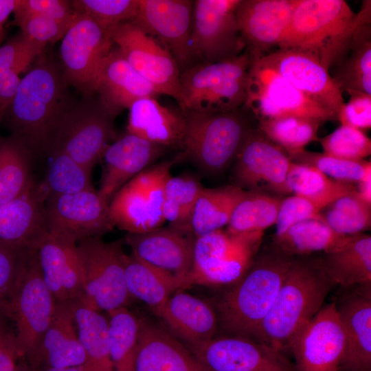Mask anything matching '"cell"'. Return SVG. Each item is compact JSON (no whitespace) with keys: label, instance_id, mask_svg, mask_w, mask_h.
Returning <instances> with one entry per match:
<instances>
[{"label":"cell","instance_id":"6da1fadb","mask_svg":"<svg viewBox=\"0 0 371 371\" xmlns=\"http://www.w3.org/2000/svg\"><path fill=\"white\" fill-rule=\"evenodd\" d=\"M22 77L1 122L32 152L47 151L54 131L74 102L60 66L43 54Z\"/></svg>","mask_w":371,"mask_h":371},{"label":"cell","instance_id":"7a4b0ae2","mask_svg":"<svg viewBox=\"0 0 371 371\" xmlns=\"http://www.w3.org/2000/svg\"><path fill=\"white\" fill-rule=\"evenodd\" d=\"M294 257L274 248L255 257L245 273L213 306L225 335L256 339Z\"/></svg>","mask_w":371,"mask_h":371},{"label":"cell","instance_id":"3957f363","mask_svg":"<svg viewBox=\"0 0 371 371\" xmlns=\"http://www.w3.org/2000/svg\"><path fill=\"white\" fill-rule=\"evenodd\" d=\"M335 286L317 259L294 258L256 339L282 352L289 350L294 335L320 310Z\"/></svg>","mask_w":371,"mask_h":371},{"label":"cell","instance_id":"277c9868","mask_svg":"<svg viewBox=\"0 0 371 371\" xmlns=\"http://www.w3.org/2000/svg\"><path fill=\"white\" fill-rule=\"evenodd\" d=\"M363 14L344 0H299L278 47L308 52L327 71L347 47Z\"/></svg>","mask_w":371,"mask_h":371},{"label":"cell","instance_id":"5b68a950","mask_svg":"<svg viewBox=\"0 0 371 371\" xmlns=\"http://www.w3.org/2000/svg\"><path fill=\"white\" fill-rule=\"evenodd\" d=\"M184 113L187 131L182 157L211 175L220 174L234 161L257 126L255 116L244 105L229 111Z\"/></svg>","mask_w":371,"mask_h":371},{"label":"cell","instance_id":"8992f818","mask_svg":"<svg viewBox=\"0 0 371 371\" xmlns=\"http://www.w3.org/2000/svg\"><path fill=\"white\" fill-rule=\"evenodd\" d=\"M251 58L247 50L217 63H198L180 74V109L184 113L236 110L246 101Z\"/></svg>","mask_w":371,"mask_h":371},{"label":"cell","instance_id":"52a82bcc","mask_svg":"<svg viewBox=\"0 0 371 371\" xmlns=\"http://www.w3.org/2000/svg\"><path fill=\"white\" fill-rule=\"evenodd\" d=\"M115 117L98 97H83L63 114L47 151L64 153L92 170L111 141L116 139Z\"/></svg>","mask_w":371,"mask_h":371},{"label":"cell","instance_id":"ba28073f","mask_svg":"<svg viewBox=\"0 0 371 371\" xmlns=\"http://www.w3.org/2000/svg\"><path fill=\"white\" fill-rule=\"evenodd\" d=\"M263 232L232 234L221 229L195 238L190 286L228 285L249 267Z\"/></svg>","mask_w":371,"mask_h":371},{"label":"cell","instance_id":"9c48e42d","mask_svg":"<svg viewBox=\"0 0 371 371\" xmlns=\"http://www.w3.org/2000/svg\"><path fill=\"white\" fill-rule=\"evenodd\" d=\"M155 163L125 183L109 202L112 221L127 234H142L163 226L165 185L171 168L179 159Z\"/></svg>","mask_w":371,"mask_h":371},{"label":"cell","instance_id":"30bf717a","mask_svg":"<svg viewBox=\"0 0 371 371\" xmlns=\"http://www.w3.org/2000/svg\"><path fill=\"white\" fill-rule=\"evenodd\" d=\"M76 245L84 276L83 304L101 313H109L126 307L134 300L126 287V254L121 240L105 242L101 237H95Z\"/></svg>","mask_w":371,"mask_h":371},{"label":"cell","instance_id":"8fae6325","mask_svg":"<svg viewBox=\"0 0 371 371\" xmlns=\"http://www.w3.org/2000/svg\"><path fill=\"white\" fill-rule=\"evenodd\" d=\"M8 304V318L13 324L23 358L36 370L42 342L56 304L43 280L36 249Z\"/></svg>","mask_w":371,"mask_h":371},{"label":"cell","instance_id":"7c38bea8","mask_svg":"<svg viewBox=\"0 0 371 371\" xmlns=\"http://www.w3.org/2000/svg\"><path fill=\"white\" fill-rule=\"evenodd\" d=\"M113 46L109 30L76 13L60 47V67L67 85L83 97L93 95L100 67Z\"/></svg>","mask_w":371,"mask_h":371},{"label":"cell","instance_id":"4fadbf2b","mask_svg":"<svg viewBox=\"0 0 371 371\" xmlns=\"http://www.w3.org/2000/svg\"><path fill=\"white\" fill-rule=\"evenodd\" d=\"M240 0H194L191 46L196 63H217L245 50L235 10Z\"/></svg>","mask_w":371,"mask_h":371},{"label":"cell","instance_id":"5bb4252c","mask_svg":"<svg viewBox=\"0 0 371 371\" xmlns=\"http://www.w3.org/2000/svg\"><path fill=\"white\" fill-rule=\"evenodd\" d=\"M244 106L254 114L256 120L285 115L306 117L322 124L337 120L331 110L252 60Z\"/></svg>","mask_w":371,"mask_h":371},{"label":"cell","instance_id":"9a60e30c","mask_svg":"<svg viewBox=\"0 0 371 371\" xmlns=\"http://www.w3.org/2000/svg\"><path fill=\"white\" fill-rule=\"evenodd\" d=\"M111 37L130 65L157 91L179 98L180 69L170 52L134 21L111 30Z\"/></svg>","mask_w":371,"mask_h":371},{"label":"cell","instance_id":"2e32d148","mask_svg":"<svg viewBox=\"0 0 371 371\" xmlns=\"http://www.w3.org/2000/svg\"><path fill=\"white\" fill-rule=\"evenodd\" d=\"M109 203L94 189L52 196L45 203L49 233L75 243L112 231Z\"/></svg>","mask_w":371,"mask_h":371},{"label":"cell","instance_id":"e0dca14e","mask_svg":"<svg viewBox=\"0 0 371 371\" xmlns=\"http://www.w3.org/2000/svg\"><path fill=\"white\" fill-rule=\"evenodd\" d=\"M234 162L235 186L278 196L291 193L287 176L292 161L257 126L246 138Z\"/></svg>","mask_w":371,"mask_h":371},{"label":"cell","instance_id":"ac0fdd59","mask_svg":"<svg viewBox=\"0 0 371 371\" xmlns=\"http://www.w3.org/2000/svg\"><path fill=\"white\" fill-rule=\"evenodd\" d=\"M188 350L210 371H297L284 352L245 336L214 337Z\"/></svg>","mask_w":371,"mask_h":371},{"label":"cell","instance_id":"d6986e66","mask_svg":"<svg viewBox=\"0 0 371 371\" xmlns=\"http://www.w3.org/2000/svg\"><path fill=\"white\" fill-rule=\"evenodd\" d=\"M192 5L190 0H138L133 21L170 52L181 72L197 63L191 46Z\"/></svg>","mask_w":371,"mask_h":371},{"label":"cell","instance_id":"ffe728a7","mask_svg":"<svg viewBox=\"0 0 371 371\" xmlns=\"http://www.w3.org/2000/svg\"><path fill=\"white\" fill-rule=\"evenodd\" d=\"M344 349V333L334 302L322 306L302 326L289 345L297 371H338Z\"/></svg>","mask_w":371,"mask_h":371},{"label":"cell","instance_id":"44dd1931","mask_svg":"<svg viewBox=\"0 0 371 371\" xmlns=\"http://www.w3.org/2000/svg\"><path fill=\"white\" fill-rule=\"evenodd\" d=\"M253 61L331 110L338 120L345 103L342 93L317 57L297 49L278 48Z\"/></svg>","mask_w":371,"mask_h":371},{"label":"cell","instance_id":"7402d4cb","mask_svg":"<svg viewBox=\"0 0 371 371\" xmlns=\"http://www.w3.org/2000/svg\"><path fill=\"white\" fill-rule=\"evenodd\" d=\"M342 289L334 302L344 336L338 371H371V282Z\"/></svg>","mask_w":371,"mask_h":371},{"label":"cell","instance_id":"603a6c76","mask_svg":"<svg viewBox=\"0 0 371 371\" xmlns=\"http://www.w3.org/2000/svg\"><path fill=\"white\" fill-rule=\"evenodd\" d=\"M298 1H239L235 14L245 50L252 60L278 47Z\"/></svg>","mask_w":371,"mask_h":371},{"label":"cell","instance_id":"cb8c5ba5","mask_svg":"<svg viewBox=\"0 0 371 371\" xmlns=\"http://www.w3.org/2000/svg\"><path fill=\"white\" fill-rule=\"evenodd\" d=\"M36 254L43 280L56 302H83L84 276L76 243L47 232Z\"/></svg>","mask_w":371,"mask_h":371},{"label":"cell","instance_id":"d4e9b609","mask_svg":"<svg viewBox=\"0 0 371 371\" xmlns=\"http://www.w3.org/2000/svg\"><path fill=\"white\" fill-rule=\"evenodd\" d=\"M195 237L168 225L142 234H127L132 254L149 265L183 280L190 286Z\"/></svg>","mask_w":371,"mask_h":371},{"label":"cell","instance_id":"484cf974","mask_svg":"<svg viewBox=\"0 0 371 371\" xmlns=\"http://www.w3.org/2000/svg\"><path fill=\"white\" fill-rule=\"evenodd\" d=\"M167 148L127 132L106 148L104 166L98 190L109 203L129 180L156 163Z\"/></svg>","mask_w":371,"mask_h":371},{"label":"cell","instance_id":"4316f807","mask_svg":"<svg viewBox=\"0 0 371 371\" xmlns=\"http://www.w3.org/2000/svg\"><path fill=\"white\" fill-rule=\"evenodd\" d=\"M135 371H210L164 326L139 317Z\"/></svg>","mask_w":371,"mask_h":371},{"label":"cell","instance_id":"83f0119b","mask_svg":"<svg viewBox=\"0 0 371 371\" xmlns=\"http://www.w3.org/2000/svg\"><path fill=\"white\" fill-rule=\"evenodd\" d=\"M94 94L114 115L142 98L159 95L154 87L127 62L116 46L102 61L97 74Z\"/></svg>","mask_w":371,"mask_h":371},{"label":"cell","instance_id":"f1b7e54d","mask_svg":"<svg viewBox=\"0 0 371 371\" xmlns=\"http://www.w3.org/2000/svg\"><path fill=\"white\" fill-rule=\"evenodd\" d=\"M156 316L188 349L210 341L218 330L214 306L183 290L173 293Z\"/></svg>","mask_w":371,"mask_h":371},{"label":"cell","instance_id":"f546056e","mask_svg":"<svg viewBox=\"0 0 371 371\" xmlns=\"http://www.w3.org/2000/svg\"><path fill=\"white\" fill-rule=\"evenodd\" d=\"M127 131L168 148H183L187 131L185 113L144 98L128 108Z\"/></svg>","mask_w":371,"mask_h":371},{"label":"cell","instance_id":"4dcf8cb0","mask_svg":"<svg viewBox=\"0 0 371 371\" xmlns=\"http://www.w3.org/2000/svg\"><path fill=\"white\" fill-rule=\"evenodd\" d=\"M361 6L362 19L328 72L341 93L354 91L371 95V1H363Z\"/></svg>","mask_w":371,"mask_h":371},{"label":"cell","instance_id":"1f68e13d","mask_svg":"<svg viewBox=\"0 0 371 371\" xmlns=\"http://www.w3.org/2000/svg\"><path fill=\"white\" fill-rule=\"evenodd\" d=\"M46 200L36 184L23 196L0 204V239L36 249L48 232Z\"/></svg>","mask_w":371,"mask_h":371},{"label":"cell","instance_id":"d6a6232c","mask_svg":"<svg viewBox=\"0 0 371 371\" xmlns=\"http://www.w3.org/2000/svg\"><path fill=\"white\" fill-rule=\"evenodd\" d=\"M85 360L71 304L56 302L42 342L36 370L80 366Z\"/></svg>","mask_w":371,"mask_h":371},{"label":"cell","instance_id":"836d02e7","mask_svg":"<svg viewBox=\"0 0 371 371\" xmlns=\"http://www.w3.org/2000/svg\"><path fill=\"white\" fill-rule=\"evenodd\" d=\"M326 275L341 288L371 282V236L349 235L337 249L317 259Z\"/></svg>","mask_w":371,"mask_h":371},{"label":"cell","instance_id":"e575fe53","mask_svg":"<svg viewBox=\"0 0 371 371\" xmlns=\"http://www.w3.org/2000/svg\"><path fill=\"white\" fill-rule=\"evenodd\" d=\"M125 279L133 300L146 304L155 315L173 293L188 287L183 280L149 265L132 253L126 256Z\"/></svg>","mask_w":371,"mask_h":371},{"label":"cell","instance_id":"d590c367","mask_svg":"<svg viewBox=\"0 0 371 371\" xmlns=\"http://www.w3.org/2000/svg\"><path fill=\"white\" fill-rule=\"evenodd\" d=\"M45 47L21 32L0 45V124L25 73Z\"/></svg>","mask_w":371,"mask_h":371},{"label":"cell","instance_id":"8d00e7d4","mask_svg":"<svg viewBox=\"0 0 371 371\" xmlns=\"http://www.w3.org/2000/svg\"><path fill=\"white\" fill-rule=\"evenodd\" d=\"M86 360L85 371H114L110 356L108 319L82 302L70 304Z\"/></svg>","mask_w":371,"mask_h":371},{"label":"cell","instance_id":"74e56055","mask_svg":"<svg viewBox=\"0 0 371 371\" xmlns=\"http://www.w3.org/2000/svg\"><path fill=\"white\" fill-rule=\"evenodd\" d=\"M247 191L235 185L203 188L194 207L190 232L196 238L223 229Z\"/></svg>","mask_w":371,"mask_h":371},{"label":"cell","instance_id":"f35d334b","mask_svg":"<svg viewBox=\"0 0 371 371\" xmlns=\"http://www.w3.org/2000/svg\"><path fill=\"white\" fill-rule=\"evenodd\" d=\"M30 149L13 135L0 137V204L19 198L36 185Z\"/></svg>","mask_w":371,"mask_h":371},{"label":"cell","instance_id":"ab89813d","mask_svg":"<svg viewBox=\"0 0 371 371\" xmlns=\"http://www.w3.org/2000/svg\"><path fill=\"white\" fill-rule=\"evenodd\" d=\"M348 236L333 230L322 218H314L294 225L275 238V248L293 257L317 251L326 254L341 247Z\"/></svg>","mask_w":371,"mask_h":371},{"label":"cell","instance_id":"60d3db41","mask_svg":"<svg viewBox=\"0 0 371 371\" xmlns=\"http://www.w3.org/2000/svg\"><path fill=\"white\" fill-rule=\"evenodd\" d=\"M287 185L291 193L308 200L319 211L356 190L352 183L335 181L313 167L293 161L287 176Z\"/></svg>","mask_w":371,"mask_h":371},{"label":"cell","instance_id":"b9f144b4","mask_svg":"<svg viewBox=\"0 0 371 371\" xmlns=\"http://www.w3.org/2000/svg\"><path fill=\"white\" fill-rule=\"evenodd\" d=\"M318 121L294 115L257 120L258 129L290 157L318 141Z\"/></svg>","mask_w":371,"mask_h":371},{"label":"cell","instance_id":"7bdbcfd3","mask_svg":"<svg viewBox=\"0 0 371 371\" xmlns=\"http://www.w3.org/2000/svg\"><path fill=\"white\" fill-rule=\"evenodd\" d=\"M281 199L258 191H247L235 207L225 229L232 234L264 231L274 225Z\"/></svg>","mask_w":371,"mask_h":371},{"label":"cell","instance_id":"ee69618b","mask_svg":"<svg viewBox=\"0 0 371 371\" xmlns=\"http://www.w3.org/2000/svg\"><path fill=\"white\" fill-rule=\"evenodd\" d=\"M204 187L190 175L171 176L164 193L163 214L169 225L185 233L190 232V220L198 196Z\"/></svg>","mask_w":371,"mask_h":371},{"label":"cell","instance_id":"f6af8a7d","mask_svg":"<svg viewBox=\"0 0 371 371\" xmlns=\"http://www.w3.org/2000/svg\"><path fill=\"white\" fill-rule=\"evenodd\" d=\"M109 314V350L114 371H135L139 317L127 307Z\"/></svg>","mask_w":371,"mask_h":371},{"label":"cell","instance_id":"bcb514c9","mask_svg":"<svg viewBox=\"0 0 371 371\" xmlns=\"http://www.w3.org/2000/svg\"><path fill=\"white\" fill-rule=\"evenodd\" d=\"M50 154L52 161L47 173L43 181L38 185L46 199L94 189L91 183V170L64 153L54 152Z\"/></svg>","mask_w":371,"mask_h":371},{"label":"cell","instance_id":"7dc6e473","mask_svg":"<svg viewBox=\"0 0 371 371\" xmlns=\"http://www.w3.org/2000/svg\"><path fill=\"white\" fill-rule=\"evenodd\" d=\"M320 215L333 230L343 235L363 233L371 226V205L356 190L328 205Z\"/></svg>","mask_w":371,"mask_h":371},{"label":"cell","instance_id":"c3c4849f","mask_svg":"<svg viewBox=\"0 0 371 371\" xmlns=\"http://www.w3.org/2000/svg\"><path fill=\"white\" fill-rule=\"evenodd\" d=\"M290 159L293 162L310 166L335 181L345 183H358L371 171L370 161L346 160L305 149Z\"/></svg>","mask_w":371,"mask_h":371},{"label":"cell","instance_id":"681fc988","mask_svg":"<svg viewBox=\"0 0 371 371\" xmlns=\"http://www.w3.org/2000/svg\"><path fill=\"white\" fill-rule=\"evenodd\" d=\"M70 3L76 13L91 18L109 31L133 21L138 10V0H74Z\"/></svg>","mask_w":371,"mask_h":371},{"label":"cell","instance_id":"f907efd6","mask_svg":"<svg viewBox=\"0 0 371 371\" xmlns=\"http://www.w3.org/2000/svg\"><path fill=\"white\" fill-rule=\"evenodd\" d=\"M318 141L324 153L343 159L361 161L371 154L370 139L363 131L346 125Z\"/></svg>","mask_w":371,"mask_h":371},{"label":"cell","instance_id":"816d5d0a","mask_svg":"<svg viewBox=\"0 0 371 371\" xmlns=\"http://www.w3.org/2000/svg\"><path fill=\"white\" fill-rule=\"evenodd\" d=\"M36 249L0 239V295L9 300L15 291Z\"/></svg>","mask_w":371,"mask_h":371},{"label":"cell","instance_id":"f5cc1de1","mask_svg":"<svg viewBox=\"0 0 371 371\" xmlns=\"http://www.w3.org/2000/svg\"><path fill=\"white\" fill-rule=\"evenodd\" d=\"M71 23L43 15L14 19V23L25 36L45 47L61 40Z\"/></svg>","mask_w":371,"mask_h":371},{"label":"cell","instance_id":"db71d44e","mask_svg":"<svg viewBox=\"0 0 371 371\" xmlns=\"http://www.w3.org/2000/svg\"><path fill=\"white\" fill-rule=\"evenodd\" d=\"M314 218H322L320 211L308 200L295 194L281 199L275 223V238L294 225Z\"/></svg>","mask_w":371,"mask_h":371},{"label":"cell","instance_id":"11a10c76","mask_svg":"<svg viewBox=\"0 0 371 371\" xmlns=\"http://www.w3.org/2000/svg\"><path fill=\"white\" fill-rule=\"evenodd\" d=\"M14 19L32 15H43L62 21L72 22L76 15L70 1L17 0Z\"/></svg>","mask_w":371,"mask_h":371},{"label":"cell","instance_id":"9f6ffc18","mask_svg":"<svg viewBox=\"0 0 371 371\" xmlns=\"http://www.w3.org/2000/svg\"><path fill=\"white\" fill-rule=\"evenodd\" d=\"M349 100L338 115L341 125L351 126L359 130L370 129L371 127V95L359 91H350Z\"/></svg>","mask_w":371,"mask_h":371},{"label":"cell","instance_id":"6f0895ef","mask_svg":"<svg viewBox=\"0 0 371 371\" xmlns=\"http://www.w3.org/2000/svg\"><path fill=\"white\" fill-rule=\"evenodd\" d=\"M0 313V371H15L23 353L14 328Z\"/></svg>","mask_w":371,"mask_h":371},{"label":"cell","instance_id":"680465c9","mask_svg":"<svg viewBox=\"0 0 371 371\" xmlns=\"http://www.w3.org/2000/svg\"><path fill=\"white\" fill-rule=\"evenodd\" d=\"M356 192L358 196L366 203L371 205V171L358 183Z\"/></svg>","mask_w":371,"mask_h":371},{"label":"cell","instance_id":"91938a15","mask_svg":"<svg viewBox=\"0 0 371 371\" xmlns=\"http://www.w3.org/2000/svg\"><path fill=\"white\" fill-rule=\"evenodd\" d=\"M17 0H0V30L10 14L13 13Z\"/></svg>","mask_w":371,"mask_h":371},{"label":"cell","instance_id":"94428289","mask_svg":"<svg viewBox=\"0 0 371 371\" xmlns=\"http://www.w3.org/2000/svg\"><path fill=\"white\" fill-rule=\"evenodd\" d=\"M9 311L8 300L0 295V313L8 317Z\"/></svg>","mask_w":371,"mask_h":371},{"label":"cell","instance_id":"6125c7cd","mask_svg":"<svg viewBox=\"0 0 371 371\" xmlns=\"http://www.w3.org/2000/svg\"><path fill=\"white\" fill-rule=\"evenodd\" d=\"M42 371H85L82 366L65 368H47Z\"/></svg>","mask_w":371,"mask_h":371},{"label":"cell","instance_id":"be15d7a7","mask_svg":"<svg viewBox=\"0 0 371 371\" xmlns=\"http://www.w3.org/2000/svg\"><path fill=\"white\" fill-rule=\"evenodd\" d=\"M15 371H38L32 366H30L28 363L21 362V361L18 363L16 368Z\"/></svg>","mask_w":371,"mask_h":371},{"label":"cell","instance_id":"e7e4bbea","mask_svg":"<svg viewBox=\"0 0 371 371\" xmlns=\"http://www.w3.org/2000/svg\"><path fill=\"white\" fill-rule=\"evenodd\" d=\"M3 30H0V44H1V41L3 39Z\"/></svg>","mask_w":371,"mask_h":371}]
</instances>
